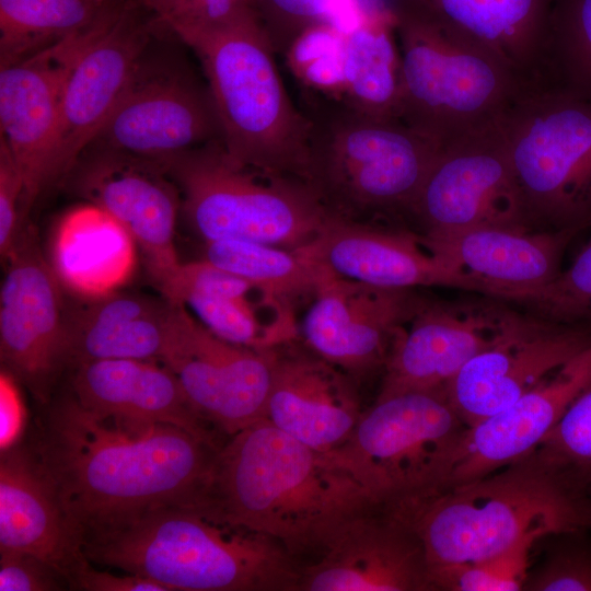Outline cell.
Returning <instances> with one entry per match:
<instances>
[{
	"instance_id": "cell-24",
	"label": "cell",
	"mask_w": 591,
	"mask_h": 591,
	"mask_svg": "<svg viewBox=\"0 0 591 591\" xmlns=\"http://www.w3.org/2000/svg\"><path fill=\"white\" fill-rule=\"evenodd\" d=\"M271 354L265 419L318 452L343 445L363 413L356 380L300 338L273 348Z\"/></svg>"
},
{
	"instance_id": "cell-26",
	"label": "cell",
	"mask_w": 591,
	"mask_h": 591,
	"mask_svg": "<svg viewBox=\"0 0 591 591\" xmlns=\"http://www.w3.org/2000/svg\"><path fill=\"white\" fill-rule=\"evenodd\" d=\"M577 232L486 227L417 235L431 253L475 279L484 296L511 302L559 275L564 251Z\"/></svg>"
},
{
	"instance_id": "cell-27",
	"label": "cell",
	"mask_w": 591,
	"mask_h": 591,
	"mask_svg": "<svg viewBox=\"0 0 591 591\" xmlns=\"http://www.w3.org/2000/svg\"><path fill=\"white\" fill-rule=\"evenodd\" d=\"M73 369L72 393L89 409L131 421L173 425L216 450L229 439L194 407L177 376L164 364L106 359Z\"/></svg>"
},
{
	"instance_id": "cell-30",
	"label": "cell",
	"mask_w": 591,
	"mask_h": 591,
	"mask_svg": "<svg viewBox=\"0 0 591 591\" xmlns=\"http://www.w3.org/2000/svg\"><path fill=\"white\" fill-rule=\"evenodd\" d=\"M494 54L530 92L547 86L554 0H415Z\"/></svg>"
},
{
	"instance_id": "cell-3",
	"label": "cell",
	"mask_w": 591,
	"mask_h": 591,
	"mask_svg": "<svg viewBox=\"0 0 591 591\" xmlns=\"http://www.w3.org/2000/svg\"><path fill=\"white\" fill-rule=\"evenodd\" d=\"M81 548L90 561L167 591H298L300 566L277 541L201 501L85 531Z\"/></svg>"
},
{
	"instance_id": "cell-42",
	"label": "cell",
	"mask_w": 591,
	"mask_h": 591,
	"mask_svg": "<svg viewBox=\"0 0 591 591\" xmlns=\"http://www.w3.org/2000/svg\"><path fill=\"white\" fill-rule=\"evenodd\" d=\"M524 590L591 591V549L576 544L558 548L529 575Z\"/></svg>"
},
{
	"instance_id": "cell-6",
	"label": "cell",
	"mask_w": 591,
	"mask_h": 591,
	"mask_svg": "<svg viewBox=\"0 0 591 591\" xmlns=\"http://www.w3.org/2000/svg\"><path fill=\"white\" fill-rule=\"evenodd\" d=\"M305 183L325 210L346 220L409 218L440 147L399 119L341 104L309 106Z\"/></svg>"
},
{
	"instance_id": "cell-9",
	"label": "cell",
	"mask_w": 591,
	"mask_h": 591,
	"mask_svg": "<svg viewBox=\"0 0 591 591\" xmlns=\"http://www.w3.org/2000/svg\"><path fill=\"white\" fill-rule=\"evenodd\" d=\"M466 427L445 391L376 397L348 440L326 454L386 507L439 490Z\"/></svg>"
},
{
	"instance_id": "cell-37",
	"label": "cell",
	"mask_w": 591,
	"mask_h": 591,
	"mask_svg": "<svg viewBox=\"0 0 591 591\" xmlns=\"http://www.w3.org/2000/svg\"><path fill=\"white\" fill-rule=\"evenodd\" d=\"M544 536L533 533L489 557L429 569L431 589L443 591H519L529 578L534 544Z\"/></svg>"
},
{
	"instance_id": "cell-20",
	"label": "cell",
	"mask_w": 591,
	"mask_h": 591,
	"mask_svg": "<svg viewBox=\"0 0 591 591\" xmlns=\"http://www.w3.org/2000/svg\"><path fill=\"white\" fill-rule=\"evenodd\" d=\"M132 2L81 51L66 79L56 159L62 181L103 128L144 59L158 25Z\"/></svg>"
},
{
	"instance_id": "cell-22",
	"label": "cell",
	"mask_w": 591,
	"mask_h": 591,
	"mask_svg": "<svg viewBox=\"0 0 591 591\" xmlns=\"http://www.w3.org/2000/svg\"><path fill=\"white\" fill-rule=\"evenodd\" d=\"M346 279L389 289L448 287L484 296L480 285L426 248L417 233L328 215L306 246L297 250Z\"/></svg>"
},
{
	"instance_id": "cell-29",
	"label": "cell",
	"mask_w": 591,
	"mask_h": 591,
	"mask_svg": "<svg viewBox=\"0 0 591 591\" xmlns=\"http://www.w3.org/2000/svg\"><path fill=\"white\" fill-rule=\"evenodd\" d=\"M179 303L113 292L68 308V366L106 359L162 361Z\"/></svg>"
},
{
	"instance_id": "cell-45",
	"label": "cell",
	"mask_w": 591,
	"mask_h": 591,
	"mask_svg": "<svg viewBox=\"0 0 591 591\" xmlns=\"http://www.w3.org/2000/svg\"><path fill=\"white\" fill-rule=\"evenodd\" d=\"M91 561L84 564L69 584L71 590L85 591H167L159 582L149 578L128 573L115 575L94 569Z\"/></svg>"
},
{
	"instance_id": "cell-40",
	"label": "cell",
	"mask_w": 591,
	"mask_h": 591,
	"mask_svg": "<svg viewBox=\"0 0 591 591\" xmlns=\"http://www.w3.org/2000/svg\"><path fill=\"white\" fill-rule=\"evenodd\" d=\"M188 47L250 16L255 0H136Z\"/></svg>"
},
{
	"instance_id": "cell-28",
	"label": "cell",
	"mask_w": 591,
	"mask_h": 591,
	"mask_svg": "<svg viewBox=\"0 0 591 591\" xmlns=\"http://www.w3.org/2000/svg\"><path fill=\"white\" fill-rule=\"evenodd\" d=\"M21 554L53 567L68 587L90 561L79 532L35 457L10 447L0 465V556Z\"/></svg>"
},
{
	"instance_id": "cell-38",
	"label": "cell",
	"mask_w": 591,
	"mask_h": 591,
	"mask_svg": "<svg viewBox=\"0 0 591 591\" xmlns=\"http://www.w3.org/2000/svg\"><path fill=\"white\" fill-rule=\"evenodd\" d=\"M532 453L587 496L591 487V385L572 402Z\"/></svg>"
},
{
	"instance_id": "cell-46",
	"label": "cell",
	"mask_w": 591,
	"mask_h": 591,
	"mask_svg": "<svg viewBox=\"0 0 591 591\" xmlns=\"http://www.w3.org/2000/svg\"><path fill=\"white\" fill-rule=\"evenodd\" d=\"M15 379L7 370L0 376L1 448L12 445L22 425V402Z\"/></svg>"
},
{
	"instance_id": "cell-19",
	"label": "cell",
	"mask_w": 591,
	"mask_h": 591,
	"mask_svg": "<svg viewBox=\"0 0 591 591\" xmlns=\"http://www.w3.org/2000/svg\"><path fill=\"white\" fill-rule=\"evenodd\" d=\"M424 299L414 289L374 287L324 269L300 339L357 380L384 369L396 332Z\"/></svg>"
},
{
	"instance_id": "cell-18",
	"label": "cell",
	"mask_w": 591,
	"mask_h": 591,
	"mask_svg": "<svg viewBox=\"0 0 591 591\" xmlns=\"http://www.w3.org/2000/svg\"><path fill=\"white\" fill-rule=\"evenodd\" d=\"M501 299L439 302L424 299L395 334L378 397L445 391L502 331L513 308Z\"/></svg>"
},
{
	"instance_id": "cell-33",
	"label": "cell",
	"mask_w": 591,
	"mask_h": 591,
	"mask_svg": "<svg viewBox=\"0 0 591 591\" xmlns=\"http://www.w3.org/2000/svg\"><path fill=\"white\" fill-rule=\"evenodd\" d=\"M135 0H0V67L117 15Z\"/></svg>"
},
{
	"instance_id": "cell-4",
	"label": "cell",
	"mask_w": 591,
	"mask_h": 591,
	"mask_svg": "<svg viewBox=\"0 0 591 591\" xmlns=\"http://www.w3.org/2000/svg\"><path fill=\"white\" fill-rule=\"evenodd\" d=\"M418 537L428 568L500 553L526 535L578 534L588 497L532 452L471 482L383 507Z\"/></svg>"
},
{
	"instance_id": "cell-11",
	"label": "cell",
	"mask_w": 591,
	"mask_h": 591,
	"mask_svg": "<svg viewBox=\"0 0 591 591\" xmlns=\"http://www.w3.org/2000/svg\"><path fill=\"white\" fill-rule=\"evenodd\" d=\"M422 236L531 228L499 126L440 148L409 213Z\"/></svg>"
},
{
	"instance_id": "cell-5",
	"label": "cell",
	"mask_w": 591,
	"mask_h": 591,
	"mask_svg": "<svg viewBox=\"0 0 591 591\" xmlns=\"http://www.w3.org/2000/svg\"><path fill=\"white\" fill-rule=\"evenodd\" d=\"M402 66L399 119L440 148L499 126L529 92L482 45L415 0H391Z\"/></svg>"
},
{
	"instance_id": "cell-15",
	"label": "cell",
	"mask_w": 591,
	"mask_h": 591,
	"mask_svg": "<svg viewBox=\"0 0 591 591\" xmlns=\"http://www.w3.org/2000/svg\"><path fill=\"white\" fill-rule=\"evenodd\" d=\"M114 19L0 67V142L23 177L26 216L39 194L58 182L60 109L69 71L81 51Z\"/></svg>"
},
{
	"instance_id": "cell-21",
	"label": "cell",
	"mask_w": 591,
	"mask_h": 591,
	"mask_svg": "<svg viewBox=\"0 0 591 591\" xmlns=\"http://www.w3.org/2000/svg\"><path fill=\"white\" fill-rule=\"evenodd\" d=\"M299 571L298 591H432L421 543L383 507L349 521Z\"/></svg>"
},
{
	"instance_id": "cell-41",
	"label": "cell",
	"mask_w": 591,
	"mask_h": 591,
	"mask_svg": "<svg viewBox=\"0 0 591 591\" xmlns=\"http://www.w3.org/2000/svg\"><path fill=\"white\" fill-rule=\"evenodd\" d=\"M508 303L561 323H591V236L551 283Z\"/></svg>"
},
{
	"instance_id": "cell-2",
	"label": "cell",
	"mask_w": 591,
	"mask_h": 591,
	"mask_svg": "<svg viewBox=\"0 0 591 591\" xmlns=\"http://www.w3.org/2000/svg\"><path fill=\"white\" fill-rule=\"evenodd\" d=\"M198 501L270 536L299 566L316 559L349 521L379 507L326 453L267 419L225 441Z\"/></svg>"
},
{
	"instance_id": "cell-44",
	"label": "cell",
	"mask_w": 591,
	"mask_h": 591,
	"mask_svg": "<svg viewBox=\"0 0 591 591\" xmlns=\"http://www.w3.org/2000/svg\"><path fill=\"white\" fill-rule=\"evenodd\" d=\"M65 584L66 579L38 558L23 554L0 556V591H51Z\"/></svg>"
},
{
	"instance_id": "cell-47",
	"label": "cell",
	"mask_w": 591,
	"mask_h": 591,
	"mask_svg": "<svg viewBox=\"0 0 591 591\" xmlns=\"http://www.w3.org/2000/svg\"><path fill=\"white\" fill-rule=\"evenodd\" d=\"M587 497H588L589 509H590V514H591V487L587 491Z\"/></svg>"
},
{
	"instance_id": "cell-7",
	"label": "cell",
	"mask_w": 591,
	"mask_h": 591,
	"mask_svg": "<svg viewBox=\"0 0 591 591\" xmlns=\"http://www.w3.org/2000/svg\"><path fill=\"white\" fill-rule=\"evenodd\" d=\"M190 48L201 62L229 155L246 167L305 182L310 118L285 89L259 16Z\"/></svg>"
},
{
	"instance_id": "cell-34",
	"label": "cell",
	"mask_w": 591,
	"mask_h": 591,
	"mask_svg": "<svg viewBox=\"0 0 591 591\" xmlns=\"http://www.w3.org/2000/svg\"><path fill=\"white\" fill-rule=\"evenodd\" d=\"M204 259L297 306L312 300L324 268L298 251L246 240L205 242Z\"/></svg>"
},
{
	"instance_id": "cell-16",
	"label": "cell",
	"mask_w": 591,
	"mask_h": 591,
	"mask_svg": "<svg viewBox=\"0 0 591 591\" xmlns=\"http://www.w3.org/2000/svg\"><path fill=\"white\" fill-rule=\"evenodd\" d=\"M591 345V328L513 309L496 340L449 383L447 396L466 426L508 407Z\"/></svg>"
},
{
	"instance_id": "cell-13",
	"label": "cell",
	"mask_w": 591,
	"mask_h": 591,
	"mask_svg": "<svg viewBox=\"0 0 591 591\" xmlns=\"http://www.w3.org/2000/svg\"><path fill=\"white\" fill-rule=\"evenodd\" d=\"M215 140H221V130L207 84L179 68L153 66L143 59L89 147L163 165Z\"/></svg>"
},
{
	"instance_id": "cell-12",
	"label": "cell",
	"mask_w": 591,
	"mask_h": 591,
	"mask_svg": "<svg viewBox=\"0 0 591 591\" xmlns=\"http://www.w3.org/2000/svg\"><path fill=\"white\" fill-rule=\"evenodd\" d=\"M0 293V357L5 370L46 404L68 366V308L63 286L38 244L23 225L4 260Z\"/></svg>"
},
{
	"instance_id": "cell-35",
	"label": "cell",
	"mask_w": 591,
	"mask_h": 591,
	"mask_svg": "<svg viewBox=\"0 0 591 591\" xmlns=\"http://www.w3.org/2000/svg\"><path fill=\"white\" fill-rule=\"evenodd\" d=\"M546 89L591 102V0H554Z\"/></svg>"
},
{
	"instance_id": "cell-43",
	"label": "cell",
	"mask_w": 591,
	"mask_h": 591,
	"mask_svg": "<svg viewBox=\"0 0 591 591\" xmlns=\"http://www.w3.org/2000/svg\"><path fill=\"white\" fill-rule=\"evenodd\" d=\"M24 197L21 172L8 148L0 142V254L3 260L10 256L25 224Z\"/></svg>"
},
{
	"instance_id": "cell-23",
	"label": "cell",
	"mask_w": 591,
	"mask_h": 591,
	"mask_svg": "<svg viewBox=\"0 0 591 591\" xmlns=\"http://www.w3.org/2000/svg\"><path fill=\"white\" fill-rule=\"evenodd\" d=\"M591 385V345L508 407L463 431L441 487L471 482L530 454Z\"/></svg>"
},
{
	"instance_id": "cell-1",
	"label": "cell",
	"mask_w": 591,
	"mask_h": 591,
	"mask_svg": "<svg viewBox=\"0 0 591 591\" xmlns=\"http://www.w3.org/2000/svg\"><path fill=\"white\" fill-rule=\"evenodd\" d=\"M218 451L173 425L96 413L71 393L50 405L33 456L81 540L151 509L194 502Z\"/></svg>"
},
{
	"instance_id": "cell-48",
	"label": "cell",
	"mask_w": 591,
	"mask_h": 591,
	"mask_svg": "<svg viewBox=\"0 0 591 591\" xmlns=\"http://www.w3.org/2000/svg\"><path fill=\"white\" fill-rule=\"evenodd\" d=\"M136 1V0H135Z\"/></svg>"
},
{
	"instance_id": "cell-39",
	"label": "cell",
	"mask_w": 591,
	"mask_h": 591,
	"mask_svg": "<svg viewBox=\"0 0 591 591\" xmlns=\"http://www.w3.org/2000/svg\"><path fill=\"white\" fill-rule=\"evenodd\" d=\"M259 20L276 54H285L305 28L331 22L343 30L381 0H255Z\"/></svg>"
},
{
	"instance_id": "cell-31",
	"label": "cell",
	"mask_w": 591,
	"mask_h": 591,
	"mask_svg": "<svg viewBox=\"0 0 591 591\" xmlns=\"http://www.w3.org/2000/svg\"><path fill=\"white\" fill-rule=\"evenodd\" d=\"M136 246L113 216L86 201L59 220L51 265L65 288L82 299H95L118 291L131 278Z\"/></svg>"
},
{
	"instance_id": "cell-32",
	"label": "cell",
	"mask_w": 591,
	"mask_h": 591,
	"mask_svg": "<svg viewBox=\"0 0 591 591\" xmlns=\"http://www.w3.org/2000/svg\"><path fill=\"white\" fill-rule=\"evenodd\" d=\"M344 82L341 105L375 118L399 119L402 66L390 1L369 8L345 30Z\"/></svg>"
},
{
	"instance_id": "cell-8",
	"label": "cell",
	"mask_w": 591,
	"mask_h": 591,
	"mask_svg": "<svg viewBox=\"0 0 591 591\" xmlns=\"http://www.w3.org/2000/svg\"><path fill=\"white\" fill-rule=\"evenodd\" d=\"M162 166L179 189L189 225L205 242L235 239L297 251L314 240L329 215L304 181L246 167L221 140Z\"/></svg>"
},
{
	"instance_id": "cell-10",
	"label": "cell",
	"mask_w": 591,
	"mask_h": 591,
	"mask_svg": "<svg viewBox=\"0 0 591 591\" xmlns=\"http://www.w3.org/2000/svg\"><path fill=\"white\" fill-rule=\"evenodd\" d=\"M499 129L531 228L591 225V102L558 89L531 92Z\"/></svg>"
},
{
	"instance_id": "cell-17",
	"label": "cell",
	"mask_w": 591,
	"mask_h": 591,
	"mask_svg": "<svg viewBox=\"0 0 591 591\" xmlns=\"http://www.w3.org/2000/svg\"><path fill=\"white\" fill-rule=\"evenodd\" d=\"M194 407L230 438L265 419L271 384V349L227 341L178 308L172 344L161 361Z\"/></svg>"
},
{
	"instance_id": "cell-14",
	"label": "cell",
	"mask_w": 591,
	"mask_h": 591,
	"mask_svg": "<svg viewBox=\"0 0 591 591\" xmlns=\"http://www.w3.org/2000/svg\"><path fill=\"white\" fill-rule=\"evenodd\" d=\"M62 181L128 231L142 251L157 288L174 274L181 264L174 236L182 199L161 164L88 147Z\"/></svg>"
},
{
	"instance_id": "cell-36",
	"label": "cell",
	"mask_w": 591,
	"mask_h": 591,
	"mask_svg": "<svg viewBox=\"0 0 591 591\" xmlns=\"http://www.w3.org/2000/svg\"><path fill=\"white\" fill-rule=\"evenodd\" d=\"M345 30L320 22L300 33L283 56L308 106L344 100Z\"/></svg>"
},
{
	"instance_id": "cell-25",
	"label": "cell",
	"mask_w": 591,
	"mask_h": 591,
	"mask_svg": "<svg viewBox=\"0 0 591 591\" xmlns=\"http://www.w3.org/2000/svg\"><path fill=\"white\" fill-rule=\"evenodd\" d=\"M159 290L227 341L268 350L300 338L296 306L205 259L181 263Z\"/></svg>"
}]
</instances>
